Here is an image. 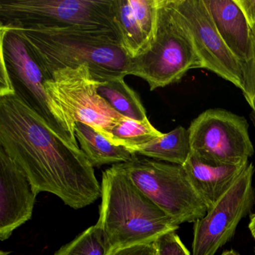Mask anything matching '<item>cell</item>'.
<instances>
[{
    "label": "cell",
    "mask_w": 255,
    "mask_h": 255,
    "mask_svg": "<svg viewBox=\"0 0 255 255\" xmlns=\"http://www.w3.org/2000/svg\"><path fill=\"white\" fill-rule=\"evenodd\" d=\"M110 255H158L156 243L135 245L112 252Z\"/></svg>",
    "instance_id": "cell-23"
},
{
    "label": "cell",
    "mask_w": 255,
    "mask_h": 255,
    "mask_svg": "<svg viewBox=\"0 0 255 255\" xmlns=\"http://www.w3.org/2000/svg\"><path fill=\"white\" fill-rule=\"evenodd\" d=\"M74 130L80 148L93 167L124 163L135 155L126 147L113 144L99 131L86 124L77 122Z\"/></svg>",
    "instance_id": "cell-16"
},
{
    "label": "cell",
    "mask_w": 255,
    "mask_h": 255,
    "mask_svg": "<svg viewBox=\"0 0 255 255\" xmlns=\"http://www.w3.org/2000/svg\"><path fill=\"white\" fill-rule=\"evenodd\" d=\"M98 93L121 116L136 121L147 119L139 97L125 83V77L101 82Z\"/></svg>",
    "instance_id": "cell-18"
},
{
    "label": "cell",
    "mask_w": 255,
    "mask_h": 255,
    "mask_svg": "<svg viewBox=\"0 0 255 255\" xmlns=\"http://www.w3.org/2000/svg\"><path fill=\"white\" fill-rule=\"evenodd\" d=\"M241 255L237 251L231 249V250H227L222 252V255Z\"/></svg>",
    "instance_id": "cell-26"
},
{
    "label": "cell",
    "mask_w": 255,
    "mask_h": 255,
    "mask_svg": "<svg viewBox=\"0 0 255 255\" xmlns=\"http://www.w3.org/2000/svg\"><path fill=\"white\" fill-rule=\"evenodd\" d=\"M101 198L97 224L105 234L111 253L155 243L180 227L134 183L119 164L103 173Z\"/></svg>",
    "instance_id": "cell-3"
},
{
    "label": "cell",
    "mask_w": 255,
    "mask_h": 255,
    "mask_svg": "<svg viewBox=\"0 0 255 255\" xmlns=\"http://www.w3.org/2000/svg\"><path fill=\"white\" fill-rule=\"evenodd\" d=\"M250 119H251V120H252V123H253L254 126H255V112L252 111V113H251Z\"/></svg>",
    "instance_id": "cell-27"
},
{
    "label": "cell",
    "mask_w": 255,
    "mask_h": 255,
    "mask_svg": "<svg viewBox=\"0 0 255 255\" xmlns=\"http://www.w3.org/2000/svg\"><path fill=\"white\" fill-rule=\"evenodd\" d=\"M254 28H255V27H254Z\"/></svg>",
    "instance_id": "cell-30"
},
{
    "label": "cell",
    "mask_w": 255,
    "mask_h": 255,
    "mask_svg": "<svg viewBox=\"0 0 255 255\" xmlns=\"http://www.w3.org/2000/svg\"><path fill=\"white\" fill-rule=\"evenodd\" d=\"M185 26L201 63L221 78L243 91L242 64L221 38L204 0H169Z\"/></svg>",
    "instance_id": "cell-11"
},
{
    "label": "cell",
    "mask_w": 255,
    "mask_h": 255,
    "mask_svg": "<svg viewBox=\"0 0 255 255\" xmlns=\"http://www.w3.org/2000/svg\"><path fill=\"white\" fill-rule=\"evenodd\" d=\"M119 165L134 183L179 225L195 223L207 213V206L183 165L136 154Z\"/></svg>",
    "instance_id": "cell-7"
},
{
    "label": "cell",
    "mask_w": 255,
    "mask_h": 255,
    "mask_svg": "<svg viewBox=\"0 0 255 255\" xmlns=\"http://www.w3.org/2000/svg\"><path fill=\"white\" fill-rule=\"evenodd\" d=\"M0 147L37 195L50 192L75 210L101 197L94 167L80 147L53 132L14 94L0 96Z\"/></svg>",
    "instance_id": "cell-1"
},
{
    "label": "cell",
    "mask_w": 255,
    "mask_h": 255,
    "mask_svg": "<svg viewBox=\"0 0 255 255\" xmlns=\"http://www.w3.org/2000/svg\"><path fill=\"white\" fill-rule=\"evenodd\" d=\"M0 255H8V254L6 252H3V251H1L0 252Z\"/></svg>",
    "instance_id": "cell-28"
},
{
    "label": "cell",
    "mask_w": 255,
    "mask_h": 255,
    "mask_svg": "<svg viewBox=\"0 0 255 255\" xmlns=\"http://www.w3.org/2000/svg\"><path fill=\"white\" fill-rule=\"evenodd\" d=\"M246 118L222 109H210L194 119L188 129L191 153L219 165L249 162L255 153Z\"/></svg>",
    "instance_id": "cell-8"
},
{
    "label": "cell",
    "mask_w": 255,
    "mask_h": 255,
    "mask_svg": "<svg viewBox=\"0 0 255 255\" xmlns=\"http://www.w3.org/2000/svg\"><path fill=\"white\" fill-rule=\"evenodd\" d=\"M131 152L161 162L183 165L191 153L189 132L183 127H177Z\"/></svg>",
    "instance_id": "cell-17"
},
{
    "label": "cell",
    "mask_w": 255,
    "mask_h": 255,
    "mask_svg": "<svg viewBox=\"0 0 255 255\" xmlns=\"http://www.w3.org/2000/svg\"><path fill=\"white\" fill-rule=\"evenodd\" d=\"M111 248L102 228L96 224L83 231L54 255H110Z\"/></svg>",
    "instance_id": "cell-20"
},
{
    "label": "cell",
    "mask_w": 255,
    "mask_h": 255,
    "mask_svg": "<svg viewBox=\"0 0 255 255\" xmlns=\"http://www.w3.org/2000/svg\"><path fill=\"white\" fill-rule=\"evenodd\" d=\"M1 66L8 71L14 95L65 141L79 147L74 125L44 88L48 79L18 34L0 26Z\"/></svg>",
    "instance_id": "cell-5"
},
{
    "label": "cell",
    "mask_w": 255,
    "mask_h": 255,
    "mask_svg": "<svg viewBox=\"0 0 255 255\" xmlns=\"http://www.w3.org/2000/svg\"><path fill=\"white\" fill-rule=\"evenodd\" d=\"M0 26L20 29L78 26L118 32L113 0H1Z\"/></svg>",
    "instance_id": "cell-6"
},
{
    "label": "cell",
    "mask_w": 255,
    "mask_h": 255,
    "mask_svg": "<svg viewBox=\"0 0 255 255\" xmlns=\"http://www.w3.org/2000/svg\"><path fill=\"white\" fill-rule=\"evenodd\" d=\"M163 134L151 125L148 119L136 121L124 117L112 128L108 139L131 152L132 149L144 145Z\"/></svg>",
    "instance_id": "cell-19"
},
{
    "label": "cell",
    "mask_w": 255,
    "mask_h": 255,
    "mask_svg": "<svg viewBox=\"0 0 255 255\" xmlns=\"http://www.w3.org/2000/svg\"></svg>",
    "instance_id": "cell-29"
},
{
    "label": "cell",
    "mask_w": 255,
    "mask_h": 255,
    "mask_svg": "<svg viewBox=\"0 0 255 255\" xmlns=\"http://www.w3.org/2000/svg\"><path fill=\"white\" fill-rule=\"evenodd\" d=\"M249 231L252 234V237L255 240V214L251 216L250 222L249 224Z\"/></svg>",
    "instance_id": "cell-25"
},
{
    "label": "cell",
    "mask_w": 255,
    "mask_h": 255,
    "mask_svg": "<svg viewBox=\"0 0 255 255\" xmlns=\"http://www.w3.org/2000/svg\"><path fill=\"white\" fill-rule=\"evenodd\" d=\"M155 243L158 255H191L176 232L165 234Z\"/></svg>",
    "instance_id": "cell-22"
},
{
    "label": "cell",
    "mask_w": 255,
    "mask_h": 255,
    "mask_svg": "<svg viewBox=\"0 0 255 255\" xmlns=\"http://www.w3.org/2000/svg\"><path fill=\"white\" fill-rule=\"evenodd\" d=\"M194 68H201L192 39L169 0H159L156 32L150 46L130 59L128 75L145 80L150 91L178 83Z\"/></svg>",
    "instance_id": "cell-4"
},
{
    "label": "cell",
    "mask_w": 255,
    "mask_h": 255,
    "mask_svg": "<svg viewBox=\"0 0 255 255\" xmlns=\"http://www.w3.org/2000/svg\"><path fill=\"white\" fill-rule=\"evenodd\" d=\"M249 162L237 165H214L190 153L183 166L208 210L230 189Z\"/></svg>",
    "instance_id": "cell-15"
},
{
    "label": "cell",
    "mask_w": 255,
    "mask_h": 255,
    "mask_svg": "<svg viewBox=\"0 0 255 255\" xmlns=\"http://www.w3.org/2000/svg\"><path fill=\"white\" fill-rule=\"evenodd\" d=\"M101 82L91 74L89 65L56 70L44 82L49 96L64 110L73 125L86 124L108 138L112 128L124 116L115 111L98 93Z\"/></svg>",
    "instance_id": "cell-9"
},
{
    "label": "cell",
    "mask_w": 255,
    "mask_h": 255,
    "mask_svg": "<svg viewBox=\"0 0 255 255\" xmlns=\"http://www.w3.org/2000/svg\"><path fill=\"white\" fill-rule=\"evenodd\" d=\"M222 39L241 64L252 56V31L235 0H204Z\"/></svg>",
    "instance_id": "cell-14"
},
{
    "label": "cell",
    "mask_w": 255,
    "mask_h": 255,
    "mask_svg": "<svg viewBox=\"0 0 255 255\" xmlns=\"http://www.w3.org/2000/svg\"><path fill=\"white\" fill-rule=\"evenodd\" d=\"M255 171L249 162L230 189L194 223L192 255H215L233 238L255 204Z\"/></svg>",
    "instance_id": "cell-10"
},
{
    "label": "cell",
    "mask_w": 255,
    "mask_h": 255,
    "mask_svg": "<svg viewBox=\"0 0 255 255\" xmlns=\"http://www.w3.org/2000/svg\"><path fill=\"white\" fill-rule=\"evenodd\" d=\"M252 59L242 64L243 74V96L255 113V29L252 28Z\"/></svg>",
    "instance_id": "cell-21"
},
{
    "label": "cell",
    "mask_w": 255,
    "mask_h": 255,
    "mask_svg": "<svg viewBox=\"0 0 255 255\" xmlns=\"http://www.w3.org/2000/svg\"><path fill=\"white\" fill-rule=\"evenodd\" d=\"M159 0H113L115 23L125 53L136 57L150 46L156 32Z\"/></svg>",
    "instance_id": "cell-13"
},
{
    "label": "cell",
    "mask_w": 255,
    "mask_h": 255,
    "mask_svg": "<svg viewBox=\"0 0 255 255\" xmlns=\"http://www.w3.org/2000/svg\"><path fill=\"white\" fill-rule=\"evenodd\" d=\"M37 195L21 168L0 147V240L31 219Z\"/></svg>",
    "instance_id": "cell-12"
},
{
    "label": "cell",
    "mask_w": 255,
    "mask_h": 255,
    "mask_svg": "<svg viewBox=\"0 0 255 255\" xmlns=\"http://www.w3.org/2000/svg\"><path fill=\"white\" fill-rule=\"evenodd\" d=\"M250 27H255V0H235Z\"/></svg>",
    "instance_id": "cell-24"
},
{
    "label": "cell",
    "mask_w": 255,
    "mask_h": 255,
    "mask_svg": "<svg viewBox=\"0 0 255 255\" xmlns=\"http://www.w3.org/2000/svg\"><path fill=\"white\" fill-rule=\"evenodd\" d=\"M6 29L18 34L48 80L56 70L83 65H89L92 77L98 82L128 76L130 58L116 31L78 26Z\"/></svg>",
    "instance_id": "cell-2"
}]
</instances>
